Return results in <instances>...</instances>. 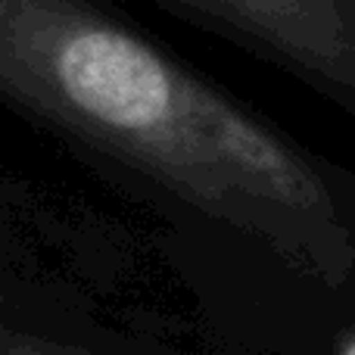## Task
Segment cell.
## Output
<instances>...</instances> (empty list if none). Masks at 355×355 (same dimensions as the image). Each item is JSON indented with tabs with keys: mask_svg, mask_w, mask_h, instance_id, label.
Masks as SVG:
<instances>
[{
	"mask_svg": "<svg viewBox=\"0 0 355 355\" xmlns=\"http://www.w3.org/2000/svg\"><path fill=\"white\" fill-rule=\"evenodd\" d=\"M0 110L147 215L159 259L256 250L355 275V168L200 72L119 0H0Z\"/></svg>",
	"mask_w": 355,
	"mask_h": 355,
	"instance_id": "cell-1",
	"label": "cell"
},
{
	"mask_svg": "<svg viewBox=\"0 0 355 355\" xmlns=\"http://www.w3.org/2000/svg\"><path fill=\"white\" fill-rule=\"evenodd\" d=\"M209 355H355V275L327 277L256 250L162 259Z\"/></svg>",
	"mask_w": 355,
	"mask_h": 355,
	"instance_id": "cell-2",
	"label": "cell"
},
{
	"mask_svg": "<svg viewBox=\"0 0 355 355\" xmlns=\"http://www.w3.org/2000/svg\"><path fill=\"white\" fill-rule=\"evenodd\" d=\"M131 268L135 246L106 218L0 168V293L103 306Z\"/></svg>",
	"mask_w": 355,
	"mask_h": 355,
	"instance_id": "cell-3",
	"label": "cell"
},
{
	"mask_svg": "<svg viewBox=\"0 0 355 355\" xmlns=\"http://www.w3.org/2000/svg\"><path fill=\"white\" fill-rule=\"evenodd\" d=\"M355 125V0H153Z\"/></svg>",
	"mask_w": 355,
	"mask_h": 355,
	"instance_id": "cell-4",
	"label": "cell"
},
{
	"mask_svg": "<svg viewBox=\"0 0 355 355\" xmlns=\"http://www.w3.org/2000/svg\"><path fill=\"white\" fill-rule=\"evenodd\" d=\"M0 355H209L94 302L0 293Z\"/></svg>",
	"mask_w": 355,
	"mask_h": 355,
	"instance_id": "cell-5",
	"label": "cell"
}]
</instances>
